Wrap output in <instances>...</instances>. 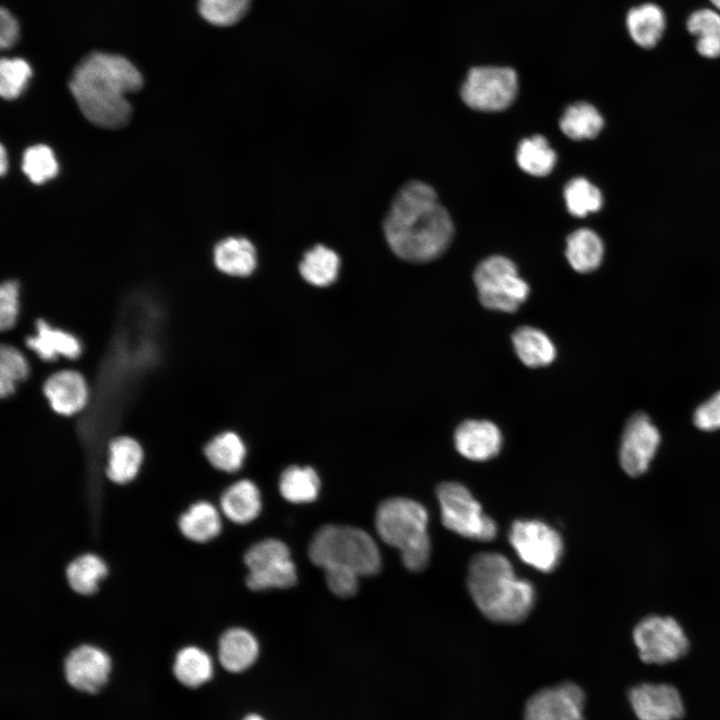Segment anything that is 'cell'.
Segmentation results:
<instances>
[{"mask_svg":"<svg viewBox=\"0 0 720 720\" xmlns=\"http://www.w3.org/2000/svg\"><path fill=\"white\" fill-rule=\"evenodd\" d=\"M693 424L702 431L720 429V391L702 402L693 413Z\"/></svg>","mask_w":720,"mask_h":720,"instance_id":"b9f144b4","label":"cell"},{"mask_svg":"<svg viewBox=\"0 0 720 720\" xmlns=\"http://www.w3.org/2000/svg\"><path fill=\"white\" fill-rule=\"evenodd\" d=\"M243 560L249 569L245 582L251 590L289 588L297 581L289 548L278 539L255 543L245 552Z\"/></svg>","mask_w":720,"mask_h":720,"instance_id":"8fae6325","label":"cell"},{"mask_svg":"<svg viewBox=\"0 0 720 720\" xmlns=\"http://www.w3.org/2000/svg\"><path fill=\"white\" fill-rule=\"evenodd\" d=\"M8 337L28 356L48 365L76 361L83 351L82 342L74 333L53 326L43 318L34 319L24 328L15 327L8 332Z\"/></svg>","mask_w":720,"mask_h":720,"instance_id":"9c48e42d","label":"cell"},{"mask_svg":"<svg viewBox=\"0 0 720 720\" xmlns=\"http://www.w3.org/2000/svg\"><path fill=\"white\" fill-rule=\"evenodd\" d=\"M481 304L491 310L512 313L529 295V285L507 257L493 255L482 260L473 275Z\"/></svg>","mask_w":720,"mask_h":720,"instance_id":"8992f818","label":"cell"},{"mask_svg":"<svg viewBox=\"0 0 720 720\" xmlns=\"http://www.w3.org/2000/svg\"><path fill=\"white\" fill-rule=\"evenodd\" d=\"M202 453L208 464L225 473L238 471L246 456L242 439L232 431L219 433L205 443Z\"/></svg>","mask_w":720,"mask_h":720,"instance_id":"4316f807","label":"cell"},{"mask_svg":"<svg viewBox=\"0 0 720 720\" xmlns=\"http://www.w3.org/2000/svg\"><path fill=\"white\" fill-rule=\"evenodd\" d=\"M259 645L248 630L234 627L226 630L219 638L218 659L229 672H242L257 659Z\"/></svg>","mask_w":720,"mask_h":720,"instance_id":"603a6c76","label":"cell"},{"mask_svg":"<svg viewBox=\"0 0 720 720\" xmlns=\"http://www.w3.org/2000/svg\"><path fill=\"white\" fill-rule=\"evenodd\" d=\"M7 165H8V164H7L6 151H5L4 147L1 146V150H0V172H1L2 175L5 174V172H6V170H7Z\"/></svg>","mask_w":720,"mask_h":720,"instance_id":"ee69618b","label":"cell"},{"mask_svg":"<svg viewBox=\"0 0 720 720\" xmlns=\"http://www.w3.org/2000/svg\"><path fill=\"white\" fill-rule=\"evenodd\" d=\"M173 672L183 685L198 687L212 677L213 662L205 650L188 645L176 653Z\"/></svg>","mask_w":720,"mask_h":720,"instance_id":"4dcf8cb0","label":"cell"},{"mask_svg":"<svg viewBox=\"0 0 720 720\" xmlns=\"http://www.w3.org/2000/svg\"><path fill=\"white\" fill-rule=\"evenodd\" d=\"M512 342L517 356L528 367L549 365L556 357L553 342L538 328L519 327L512 335Z\"/></svg>","mask_w":720,"mask_h":720,"instance_id":"f1b7e54d","label":"cell"},{"mask_svg":"<svg viewBox=\"0 0 720 720\" xmlns=\"http://www.w3.org/2000/svg\"><path fill=\"white\" fill-rule=\"evenodd\" d=\"M686 31L695 39V50L703 58L720 57V12L711 6L691 11L685 20Z\"/></svg>","mask_w":720,"mask_h":720,"instance_id":"d4e9b609","label":"cell"},{"mask_svg":"<svg viewBox=\"0 0 720 720\" xmlns=\"http://www.w3.org/2000/svg\"><path fill=\"white\" fill-rule=\"evenodd\" d=\"M308 555L323 569L344 566L360 576L374 575L381 568L380 550L374 539L366 531L352 526H322L309 544Z\"/></svg>","mask_w":720,"mask_h":720,"instance_id":"5b68a950","label":"cell"},{"mask_svg":"<svg viewBox=\"0 0 720 720\" xmlns=\"http://www.w3.org/2000/svg\"><path fill=\"white\" fill-rule=\"evenodd\" d=\"M243 720H264L262 717L256 714L246 716Z\"/></svg>","mask_w":720,"mask_h":720,"instance_id":"bcb514c9","label":"cell"},{"mask_svg":"<svg viewBox=\"0 0 720 720\" xmlns=\"http://www.w3.org/2000/svg\"><path fill=\"white\" fill-rule=\"evenodd\" d=\"M585 694L574 683L544 688L527 701L524 720H585Z\"/></svg>","mask_w":720,"mask_h":720,"instance_id":"9a60e30c","label":"cell"},{"mask_svg":"<svg viewBox=\"0 0 720 720\" xmlns=\"http://www.w3.org/2000/svg\"><path fill=\"white\" fill-rule=\"evenodd\" d=\"M565 255L575 271L589 273L600 266L604 245L594 231L581 228L567 237Z\"/></svg>","mask_w":720,"mask_h":720,"instance_id":"83f0119b","label":"cell"},{"mask_svg":"<svg viewBox=\"0 0 720 720\" xmlns=\"http://www.w3.org/2000/svg\"><path fill=\"white\" fill-rule=\"evenodd\" d=\"M51 410L63 417L82 413L90 402V386L85 375L72 367H59L41 385Z\"/></svg>","mask_w":720,"mask_h":720,"instance_id":"5bb4252c","label":"cell"},{"mask_svg":"<svg viewBox=\"0 0 720 720\" xmlns=\"http://www.w3.org/2000/svg\"><path fill=\"white\" fill-rule=\"evenodd\" d=\"M213 260L216 268L222 273L235 277H246L256 268V249L247 238L228 237L216 244Z\"/></svg>","mask_w":720,"mask_h":720,"instance_id":"cb8c5ba5","label":"cell"},{"mask_svg":"<svg viewBox=\"0 0 720 720\" xmlns=\"http://www.w3.org/2000/svg\"><path fill=\"white\" fill-rule=\"evenodd\" d=\"M428 513L420 503L389 498L377 508L375 526L381 540L400 550L403 564L418 572L426 568L431 552L427 532Z\"/></svg>","mask_w":720,"mask_h":720,"instance_id":"277c9868","label":"cell"},{"mask_svg":"<svg viewBox=\"0 0 720 720\" xmlns=\"http://www.w3.org/2000/svg\"><path fill=\"white\" fill-rule=\"evenodd\" d=\"M668 26L665 9L654 1L632 5L625 14V29L639 48L651 50L663 40Z\"/></svg>","mask_w":720,"mask_h":720,"instance_id":"ac0fdd59","label":"cell"},{"mask_svg":"<svg viewBox=\"0 0 720 720\" xmlns=\"http://www.w3.org/2000/svg\"><path fill=\"white\" fill-rule=\"evenodd\" d=\"M32 75L29 64L22 58H3L0 62V94L6 100L17 98Z\"/></svg>","mask_w":720,"mask_h":720,"instance_id":"74e56055","label":"cell"},{"mask_svg":"<svg viewBox=\"0 0 720 720\" xmlns=\"http://www.w3.org/2000/svg\"><path fill=\"white\" fill-rule=\"evenodd\" d=\"M145 460V451L139 440L130 435L112 437L106 448L104 473L117 485H127L139 475Z\"/></svg>","mask_w":720,"mask_h":720,"instance_id":"d6986e66","label":"cell"},{"mask_svg":"<svg viewBox=\"0 0 720 720\" xmlns=\"http://www.w3.org/2000/svg\"><path fill=\"white\" fill-rule=\"evenodd\" d=\"M443 525L450 531L472 540L490 541L497 526L487 516L470 491L457 482H443L436 490Z\"/></svg>","mask_w":720,"mask_h":720,"instance_id":"52a82bcc","label":"cell"},{"mask_svg":"<svg viewBox=\"0 0 720 720\" xmlns=\"http://www.w3.org/2000/svg\"><path fill=\"white\" fill-rule=\"evenodd\" d=\"M627 698L638 720H680L685 706L680 692L667 683H641L631 687Z\"/></svg>","mask_w":720,"mask_h":720,"instance_id":"2e32d148","label":"cell"},{"mask_svg":"<svg viewBox=\"0 0 720 720\" xmlns=\"http://www.w3.org/2000/svg\"><path fill=\"white\" fill-rule=\"evenodd\" d=\"M603 124V118L598 110L586 102L568 106L559 121L562 132L573 140L596 137L603 128Z\"/></svg>","mask_w":720,"mask_h":720,"instance_id":"d6a6232c","label":"cell"},{"mask_svg":"<svg viewBox=\"0 0 720 720\" xmlns=\"http://www.w3.org/2000/svg\"><path fill=\"white\" fill-rule=\"evenodd\" d=\"M221 513L236 524H246L260 513L262 503L258 487L248 479L229 485L220 495Z\"/></svg>","mask_w":720,"mask_h":720,"instance_id":"7402d4cb","label":"cell"},{"mask_svg":"<svg viewBox=\"0 0 720 720\" xmlns=\"http://www.w3.org/2000/svg\"><path fill=\"white\" fill-rule=\"evenodd\" d=\"M339 267L338 254L331 248L317 244L304 254L299 271L311 285L326 287L337 279Z\"/></svg>","mask_w":720,"mask_h":720,"instance_id":"f546056e","label":"cell"},{"mask_svg":"<svg viewBox=\"0 0 720 720\" xmlns=\"http://www.w3.org/2000/svg\"><path fill=\"white\" fill-rule=\"evenodd\" d=\"M509 542L527 565L545 573L552 572L563 555L560 534L540 520H516L509 531Z\"/></svg>","mask_w":720,"mask_h":720,"instance_id":"7c38bea8","label":"cell"},{"mask_svg":"<svg viewBox=\"0 0 720 720\" xmlns=\"http://www.w3.org/2000/svg\"><path fill=\"white\" fill-rule=\"evenodd\" d=\"M467 586L478 609L498 623L524 620L535 602V589L514 573L510 561L500 553L483 552L470 561Z\"/></svg>","mask_w":720,"mask_h":720,"instance_id":"3957f363","label":"cell"},{"mask_svg":"<svg viewBox=\"0 0 720 720\" xmlns=\"http://www.w3.org/2000/svg\"><path fill=\"white\" fill-rule=\"evenodd\" d=\"M320 479L311 467L290 466L279 480V491L291 503H309L319 494Z\"/></svg>","mask_w":720,"mask_h":720,"instance_id":"836d02e7","label":"cell"},{"mask_svg":"<svg viewBox=\"0 0 720 720\" xmlns=\"http://www.w3.org/2000/svg\"><path fill=\"white\" fill-rule=\"evenodd\" d=\"M383 229L394 254L413 263L441 256L454 235L453 221L435 190L417 180L403 185L395 195Z\"/></svg>","mask_w":720,"mask_h":720,"instance_id":"6da1fadb","label":"cell"},{"mask_svg":"<svg viewBox=\"0 0 720 720\" xmlns=\"http://www.w3.org/2000/svg\"><path fill=\"white\" fill-rule=\"evenodd\" d=\"M111 665V658L104 649L84 643L69 651L64 661V671L71 686L94 693L107 681Z\"/></svg>","mask_w":720,"mask_h":720,"instance_id":"e0dca14e","label":"cell"},{"mask_svg":"<svg viewBox=\"0 0 720 720\" xmlns=\"http://www.w3.org/2000/svg\"><path fill=\"white\" fill-rule=\"evenodd\" d=\"M328 588L336 596L349 598L356 594L359 574L344 566H330L324 569Z\"/></svg>","mask_w":720,"mask_h":720,"instance_id":"60d3db41","label":"cell"},{"mask_svg":"<svg viewBox=\"0 0 720 720\" xmlns=\"http://www.w3.org/2000/svg\"><path fill=\"white\" fill-rule=\"evenodd\" d=\"M518 92V76L510 67H473L461 86L460 96L470 108L497 112L509 107Z\"/></svg>","mask_w":720,"mask_h":720,"instance_id":"30bf717a","label":"cell"},{"mask_svg":"<svg viewBox=\"0 0 720 720\" xmlns=\"http://www.w3.org/2000/svg\"><path fill=\"white\" fill-rule=\"evenodd\" d=\"M502 440L499 428L486 420H466L454 433L457 451L472 461H487L497 456Z\"/></svg>","mask_w":720,"mask_h":720,"instance_id":"ffe728a7","label":"cell"},{"mask_svg":"<svg viewBox=\"0 0 720 720\" xmlns=\"http://www.w3.org/2000/svg\"><path fill=\"white\" fill-rule=\"evenodd\" d=\"M141 86L142 76L128 59L104 52H93L82 59L69 82L85 118L109 129L128 123L132 110L125 96Z\"/></svg>","mask_w":720,"mask_h":720,"instance_id":"7a4b0ae2","label":"cell"},{"mask_svg":"<svg viewBox=\"0 0 720 720\" xmlns=\"http://www.w3.org/2000/svg\"><path fill=\"white\" fill-rule=\"evenodd\" d=\"M221 511L206 499L191 503L178 517L182 536L195 544H208L222 532Z\"/></svg>","mask_w":720,"mask_h":720,"instance_id":"44dd1931","label":"cell"},{"mask_svg":"<svg viewBox=\"0 0 720 720\" xmlns=\"http://www.w3.org/2000/svg\"><path fill=\"white\" fill-rule=\"evenodd\" d=\"M22 170L31 182L41 184L57 174L58 164L53 151L48 146L39 144L24 152Z\"/></svg>","mask_w":720,"mask_h":720,"instance_id":"8d00e7d4","label":"cell"},{"mask_svg":"<svg viewBox=\"0 0 720 720\" xmlns=\"http://www.w3.org/2000/svg\"><path fill=\"white\" fill-rule=\"evenodd\" d=\"M518 166L533 176H546L554 168L556 153L545 137L533 135L523 139L516 151Z\"/></svg>","mask_w":720,"mask_h":720,"instance_id":"e575fe53","label":"cell"},{"mask_svg":"<svg viewBox=\"0 0 720 720\" xmlns=\"http://www.w3.org/2000/svg\"><path fill=\"white\" fill-rule=\"evenodd\" d=\"M250 0H198L200 14L208 22L227 26L239 21L246 13Z\"/></svg>","mask_w":720,"mask_h":720,"instance_id":"f35d334b","label":"cell"},{"mask_svg":"<svg viewBox=\"0 0 720 720\" xmlns=\"http://www.w3.org/2000/svg\"><path fill=\"white\" fill-rule=\"evenodd\" d=\"M19 35V27L13 15L4 7L0 11V46L2 49L10 48L15 44Z\"/></svg>","mask_w":720,"mask_h":720,"instance_id":"7bdbcfd3","label":"cell"},{"mask_svg":"<svg viewBox=\"0 0 720 720\" xmlns=\"http://www.w3.org/2000/svg\"><path fill=\"white\" fill-rule=\"evenodd\" d=\"M106 561L94 552H85L73 558L65 568V577L71 590L81 596H92L108 576Z\"/></svg>","mask_w":720,"mask_h":720,"instance_id":"484cf974","label":"cell"},{"mask_svg":"<svg viewBox=\"0 0 720 720\" xmlns=\"http://www.w3.org/2000/svg\"><path fill=\"white\" fill-rule=\"evenodd\" d=\"M567 210L575 217L598 211L603 202L600 190L583 177L570 180L564 188Z\"/></svg>","mask_w":720,"mask_h":720,"instance_id":"d590c367","label":"cell"},{"mask_svg":"<svg viewBox=\"0 0 720 720\" xmlns=\"http://www.w3.org/2000/svg\"><path fill=\"white\" fill-rule=\"evenodd\" d=\"M661 434L651 418L636 412L627 420L619 446V463L630 477L646 473L660 446Z\"/></svg>","mask_w":720,"mask_h":720,"instance_id":"4fadbf2b","label":"cell"},{"mask_svg":"<svg viewBox=\"0 0 720 720\" xmlns=\"http://www.w3.org/2000/svg\"><path fill=\"white\" fill-rule=\"evenodd\" d=\"M21 314V285L17 279H5L0 285V331L12 330Z\"/></svg>","mask_w":720,"mask_h":720,"instance_id":"ab89813d","label":"cell"},{"mask_svg":"<svg viewBox=\"0 0 720 720\" xmlns=\"http://www.w3.org/2000/svg\"><path fill=\"white\" fill-rule=\"evenodd\" d=\"M633 642L639 658L646 664L665 665L684 657L689 639L673 617L648 615L634 627Z\"/></svg>","mask_w":720,"mask_h":720,"instance_id":"ba28073f","label":"cell"},{"mask_svg":"<svg viewBox=\"0 0 720 720\" xmlns=\"http://www.w3.org/2000/svg\"><path fill=\"white\" fill-rule=\"evenodd\" d=\"M709 6L720 12V0H708Z\"/></svg>","mask_w":720,"mask_h":720,"instance_id":"f6af8a7d","label":"cell"},{"mask_svg":"<svg viewBox=\"0 0 720 720\" xmlns=\"http://www.w3.org/2000/svg\"><path fill=\"white\" fill-rule=\"evenodd\" d=\"M31 374L28 355L18 346L0 343V398L13 395Z\"/></svg>","mask_w":720,"mask_h":720,"instance_id":"1f68e13d","label":"cell"}]
</instances>
